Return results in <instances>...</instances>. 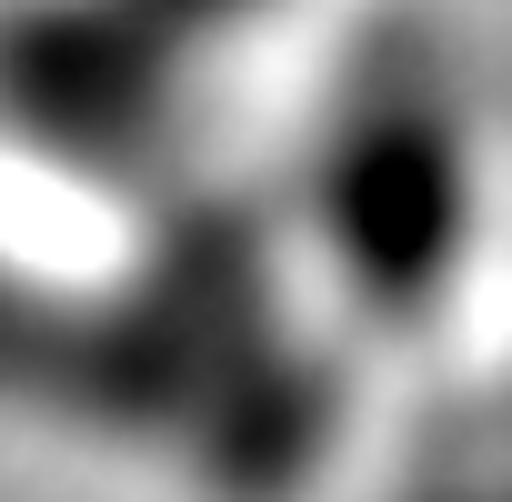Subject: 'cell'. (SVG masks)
<instances>
[{
  "label": "cell",
  "instance_id": "cell-1",
  "mask_svg": "<svg viewBox=\"0 0 512 502\" xmlns=\"http://www.w3.org/2000/svg\"><path fill=\"white\" fill-rule=\"evenodd\" d=\"M322 221L342 241V262L362 272V292H382V302L432 292L442 251H452V221H462V141H452V111L432 91H412V81H372L342 111V131H332Z\"/></svg>",
  "mask_w": 512,
  "mask_h": 502
},
{
  "label": "cell",
  "instance_id": "cell-3",
  "mask_svg": "<svg viewBox=\"0 0 512 502\" xmlns=\"http://www.w3.org/2000/svg\"><path fill=\"white\" fill-rule=\"evenodd\" d=\"M131 11H141L161 41H181V31H201V21H241V11H262V0H131Z\"/></svg>",
  "mask_w": 512,
  "mask_h": 502
},
{
  "label": "cell",
  "instance_id": "cell-2",
  "mask_svg": "<svg viewBox=\"0 0 512 502\" xmlns=\"http://www.w3.org/2000/svg\"><path fill=\"white\" fill-rule=\"evenodd\" d=\"M161 61H171V41L131 0L31 11L0 31V101L51 151L101 161V151H141V131L161 121Z\"/></svg>",
  "mask_w": 512,
  "mask_h": 502
}]
</instances>
